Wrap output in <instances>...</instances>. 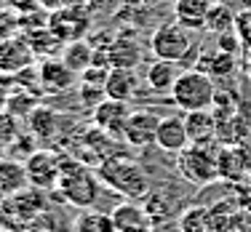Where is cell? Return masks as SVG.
I'll use <instances>...</instances> for the list:
<instances>
[{"label":"cell","mask_w":251,"mask_h":232,"mask_svg":"<svg viewBox=\"0 0 251 232\" xmlns=\"http://www.w3.org/2000/svg\"><path fill=\"white\" fill-rule=\"evenodd\" d=\"M27 126H29V134H32L38 141H49L59 131V115H56L53 107L38 104L32 110V115L27 117Z\"/></svg>","instance_id":"obj_21"},{"label":"cell","mask_w":251,"mask_h":232,"mask_svg":"<svg viewBox=\"0 0 251 232\" xmlns=\"http://www.w3.org/2000/svg\"><path fill=\"white\" fill-rule=\"evenodd\" d=\"M134 115L131 102H118V99H104L91 110V120L99 131H104L112 139H123V131L128 117Z\"/></svg>","instance_id":"obj_9"},{"label":"cell","mask_w":251,"mask_h":232,"mask_svg":"<svg viewBox=\"0 0 251 232\" xmlns=\"http://www.w3.org/2000/svg\"><path fill=\"white\" fill-rule=\"evenodd\" d=\"M22 232H49V230H40V227H27V230H22Z\"/></svg>","instance_id":"obj_38"},{"label":"cell","mask_w":251,"mask_h":232,"mask_svg":"<svg viewBox=\"0 0 251 232\" xmlns=\"http://www.w3.org/2000/svg\"><path fill=\"white\" fill-rule=\"evenodd\" d=\"M219 141H190L176 155V171L184 182L206 187L219 179Z\"/></svg>","instance_id":"obj_3"},{"label":"cell","mask_w":251,"mask_h":232,"mask_svg":"<svg viewBox=\"0 0 251 232\" xmlns=\"http://www.w3.org/2000/svg\"><path fill=\"white\" fill-rule=\"evenodd\" d=\"M112 222H115V232H152V216L147 213L145 206H139V200H123L110 211Z\"/></svg>","instance_id":"obj_13"},{"label":"cell","mask_w":251,"mask_h":232,"mask_svg":"<svg viewBox=\"0 0 251 232\" xmlns=\"http://www.w3.org/2000/svg\"><path fill=\"white\" fill-rule=\"evenodd\" d=\"M243 67H246V75L251 77V51L246 53V59H243Z\"/></svg>","instance_id":"obj_36"},{"label":"cell","mask_w":251,"mask_h":232,"mask_svg":"<svg viewBox=\"0 0 251 232\" xmlns=\"http://www.w3.org/2000/svg\"><path fill=\"white\" fill-rule=\"evenodd\" d=\"M206 29H208V32H214V35L230 32V29H235V14H232L225 3H214L211 11H208V24H206Z\"/></svg>","instance_id":"obj_29"},{"label":"cell","mask_w":251,"mask_h":232,"mask_svg":"<svg viewBox=\"0 0 251 232\" xmlns=\"http://www.w3.org/2000/svg\"><path fill=\"white\" fill-rule=\"evenodd\" d=\"M38 104H40L38 96H32L29 88H14L11 96H8V104H5V112H11V115L19 117V120H27Z\"/></svg>","instance_id":"obj_28"},{"label":"cell","mask_w":251,"mask_h":232,"mask_svg":"<svg viewBox=\"0 0 251 232\" xmlns=\"http://www.w3.org/2000/svg\"><path fill=\"white\" fill-rule=\"evenodd\" d=\"M8 80H11V75H0V110H5V104H8V96H11V91H14L11 86H5Z\"/></svg>","instance_id":"obj_35"},{"label":"cell","mask_w":251,"mask_h":232,"mask_svg":"<svg viewBox=\"0 0 251 232\" xmlns=\"http://www.w3.org/2000/svg\"><path fill=\"white\" fill-rule=\"evenodd\" d=\"M29 48L35 51V56L43 62V59H56V53L62 56L64 51V43L56 38V35L51 32L49 27H40V29H32V32H25Z\"/></svg>","instance_id":"obj_24"},{"label":"cell","mask_w":251,"mask_h":232,"mask_svg":"<svg viewBox=\"0 0 251 232\" xmlns=\"http://www.w3.org/2000/svg\"><path fill=\"white\" fill-rule=\"evenodd\" d=\"M158 126L160 117L150 110H134V115L128 117L123 131V141L128 147H136V150H147V147H155V139H158Z\"/></svg>","instance_id":"obj_10"},{"label":"cell","mask_w":251,"mask_h":232,"mask_svg":"<svg viewBox=\"0 0 251 232\" xmlns=\"http://www.w3.org/2000/svg\"><path fill=\"white\" fill-rule=\"evenodd\" d=\"M53 192L67 206L83 211V208H94V203L99 200L101 182H99L97 171H91L86 163H80L75 155H64L62 174H59V184Z\"/></svg>","instance_id":"obj_2"},{"label":"cell","mask_w":251,"mask_h":232,"mask_svg":"<svg viewBox=\"0 0 251 232\" xmlns=\"http://www.w3.org/2000/svg\"><path fill=\"white\" fill-rule=\"evenodd\" d=\"M198 48V32L182 27L179 22H163L150 38V51L155 59L166 62H187V56Z\"/></svg>","instance_id":"obj_5"},{"label":"cell","mask_w":251,"mask_h":232,"mask_svg":"<svg viewBox=\"0 0 251 232\" xmlns=\"http://www.w3.org/2000/svg\"><path fill=\"white\" fill-rule=\"evenodd\" d=\"M94 171H97L101 187H107L110 192L121 195L126 200H145L150 195V179H147L145 168L139 160L128 158V155H110Z\"/></svg>","instance_id":"obj_1"},{"label":"cell","mask_w":251,"mask_h":232,"mask_svg":"<svg viewBox=\"0 0 251 232\" xmlns=\"http://www.w3.org/2000/svg\"><path fill=\"white\" fill-rule=\"evenodd\" d=\"M184 126H187L190 141H217V115L214 110H195L184 112Z\"/></svg>","instance_id":"obj_18"},{"label":"cell","mask_w":251,"mask_h":232,"mask_svg":"<svg viewBox=\"0 0 251 232\" xmlns=\"http://www.w3.org/2000/svg\"><path fill=\"white\" fill-rule=\"evenodd\" d=\"M171 102L182 112H195V110H211L217 102V83L211 75L201 72V70H184L176 77L174 88H171Z\"/></svg>","instance_id":"obj_4"},{"label":"cell","mask_w":251,"mask_h":232,"mask_svg":"<svg viewBox=\"0 0 251 232\" xmlns=\"http://www.w3.org/2000/svg\"><path fill=\"white\" fill-rule=\"evenodd\" d=\"M217 48L219 51H225V53H232V56H238L241 53V48H243V40L238 38V32L235 29H230V32H222V35H217Z\"/></svg>","instance_id":"obj_31"},{"label":"cell","mask_w":251,"mask_h":232,"mask_svg":"<svg viewBox=\"0 0 251 232\" xmlns=\"http://www.w3.org/2000/svg\"><path fill=\"white\" fill-rule=\"evenodd\" d=\"M80 80V75L73 72L67 64L62 62V56L56 59H43L38 64V86L46 93H64L70 88H75V83Z\"/></svg>","instance_id":"obj_11"},{"label":"cell","mask_w":251,"mask_h":232,"mask_svg":"<svg viewBox=\"0 0 251 232\" xmlns=\"http://www.w3.org/2000/svg\"><path fill=\"white\" fill-rule=\"evenodd\" d=\"M25 187H29L25 163L11 160V158H0V198H8V195L19 192Z\"/></svg>","instance_id":"obj_19"},{"label":"cell","mask_w":251,"mask_h":232,"mask_svg":"<svg viewBox=\"0 0 251 232\" xmlns=\"http://www.w3.org/2000/svg\"><path fill=\"white\" fill-rule=\"evenodd\" d=\"M0 232H14V230H8V227H0Z\"/></svg>","instance_id":"obj_39"},{"label":"cell","mask_w":251,"mask_h":232,"mask_svg":"<svg viewBox=\"0 0 251 232\" xmlns=\"http://www.w3.org/2000/svg\"><path fill=\"white\" fill-rule=\"evenodd\" d=\"M62 62L67 64L73 72L83 75V72H86V70L94 64V46L88 43L86 38H83V40H73V43H64Z\"/></svg>","instance_id":"obj_26"},{"label":"cell","mask_w":251,"mask_h":232,"mask_svg":"<svg viewBox=\"0 0 251 232\" xmlns=\"http://www.w3.org/2000/svg\"><path fill=\"white\" fill-rule=\"evenodd\" d=\"M73 232H115V222L110 213H101L97 208H83L73 222Z\"/></svg>","instance_id":"obj_27"},{"label":"cell","mask_w":251,"mask_h":232,"mask_svg":"<svg viewBox=\"0 0 251 232\" xmlns=\"http://www.w3.org/2000/svg\"><path fill=\"white\" fill-rule=\"evenodd\" d=\"M139 91V77L134 70H121L112 67L104 80V93L107 99H118V102H131Z\"/></svg>","instance_id":"obj_16"},{"label":"cell","mask_w":251,"mask_h":232,"mask_svg":"<svg viewBox=\"0 0 251 232\" xmlns=\"http://www.w3.org/2000/svg\"><path fill=\"white\" fill-rule=\"evenodd\" d=\"M40 5H43L49 14H53V11L59 8H70V5H83V0H40Z\"/></svg>","instance_id":"obj_34"},{"label":"cell","mask_w":251,"mask_h":232,"mask_svg":"<svg viewBox=\"0 0 251 232\" xmlns=\"http://www.w3.org/2000/svg\"><path fill=\"white\" fill-rule=\"evenodd\" d=\"M214 3L208 0H176L174 3V22H179L182 27L201 32L208 24V11Z\"/></svg>","instance_id":"obj_15"},{"label":"cell","mask_w":251,"mask_h":232,"mask_svg":"<svg viewBox=\"0 0 251 232\" xmlns=\"http://www.w3.org/2000/svg\"><path fill=\"white\" fill-rule=\"evenodd\" d=\"M235 32L243 40V46L251 48V11H243V14L235 16Z\"/></svg>","instance_id":"obj_32"},{"label":"cell","mask_w":251,"mask_h":232,"mask_svg":"<svg viewBox=\"0 0 251 232\" xmlns=\"http://www.w3.org/2000/svg\"><path fill=\"white\" fill-rule=\"evenodd\" d=\"M142 62V46L131 35H118L110 43V64L121 70H136V64Z\"/></svg>","instance_id":"obj_17"},{"label":"cell","mask_w":251,"mask_h":232,"mask_svg":"<svg viewBox=\"0 0 251 232\" xmlns=\"http://www.w3.org/2000/svg\"><path fill=\"white\" fill-rule=\"evenodd\" d=\"M35 51L29 48L25 35H16L0 43V75H19L35 64Z\"/></svg>","instance_id":"obj_12"},{"label":"cell","mask_w":251,"mask_h":232,"mask_svg":"<svg viewBox=\"0 0 251 232\" xmlns=\"http://www.w3.org/2000/svg\"><path fill=\"white\" fill-rule=\"evenodd\" d=\"M0 227H5V211H3V203H0Z\"/></svg>","instance_id":"obj_37"},{"label":"cell","mask_w":251,"mask_h":232,"mask_svg":"<svg viewBox=\"0 0 251 232\" xmlns=\"http://www.w3.org/2000/svg\"><path fill=\"white\" fill-rule=\"evenodd\" d=\"M62 158L64 155H56L53 150H35L29 158H25L29 187L53 192L59 184V174H62Z\"/></svg>","instance_id":"obj_7"},{"label":"cell","mask_w":251,"mask_h":232,"mask_svg":"<svg viewBox=\"0 0 251 232\" xmlns=\"http://www.w3.org/2000/svg\"><path fill=\"white\" fill-rule=\"evenodd\" d=\"M187 144H190V136H187V126H184V117H179V115H166V117H160L155 147H158L160 152L179 155Z\"/></svg>","instance_id":"obj_14"},{"label":"cell","mask_w":251,"mask_h":232,"mask_svg":"<svg viewBox=\"0 0 251 232\" xmlns=\"http://www.w3.org/2000/svg\"><path fill=\"white\" fill-rule=\"evenodd\" d=\"M249 174L243 147H222L219 150V179L222 182H241Z\"/></svg>","instance_id":"obj_20"},{"label":"cell","mask_w":251,"mask_h":232,"mask_svg":"<svg viewBox=\"0 0 251 232\" xmlns=\"http://www.w3.org/2000/svg\"><path fill=\"white\" fill-rule=\"evenodd\" d=\"M8 5L16 11V14H32V11H40V0H8Z\"/></svg>","instance_id":"obj_33"},{"label":"cell","mask_w":251,"mask_h":232,"mask_svg":"<svg viewBox=\"0 0 251 232\" xmlns=\"http://www.w3.org/2000/svg\"><path fill=\"white\" fill-rule=\"evenodd\" d=\"M235 64H238V56H232V53H225L219 48H214L211 53H203L198 59V64H195V70H201V72L211 75L214 80L217 77H227L235 72Z\"/></svg>","instance_id":"obj_25"},{"label":"cell","mask_w":251,"mask_h":232,"mask_svg":"<svg viewBox=\"0 0 251 232\" xmlns=\"http://www.w3.org/2000/svg\"><path fill=\"white\" fill-rule=\"evenodd\" d=\"M16 35H22V16L11 5H5V8H0V43L16 38Z\"/></svg>","instance_id":"obj_30"},{"label":"cell","mask_w":251,"mask_h":232,"mask_svg":"<svg viewBox=\"0 0 251 232\" xmlns=\"http://www.w3.org/2000/svg\"><path fill=\"white\" fill-rule=\"evenodd\" d=\"M179 232H217L211 206H190L179 213Z\"/></svg>","instance_id":"obj_23"},{"label":"cell","mask_w":251,"mask_h":232,"mask_svg":"<svg viewBox=\"0 0 251 232\" xmlns=\"http://www.w3.org/2000/svg\"><path fill=\"white\" fill-rule=\"evenodd\" d=\"M0 203H3V211H5V227L14 232H22L35 219H40L46 213V208H49V192L38 189V187H25L19 192L8 195V198H0Z\"/></svg>","instance_id":"obj_6"},{"label":"cell","mask_w":251,"mask_h":232,"mask_svg":"<svg viewBox=\"0 0 251 232\" xmlns=\"http://www.w3.org/2000/svg\"><path fill=\"white\" fill-rule=\"evenodd\" d=\"M182 75L179 72V62H166V59H155V62L147 67V86L152 88V91L158 93H171V88H174L176 77Z\"/></svg>","instance_id":"obj_22"},{"label":"cell","mask_w":251,"mask_h":232,"mask_svg":"<svg viewBox=\"0 0 251 232\" xmlns=\"http://www.w3.org/2000/svg\"><path fill=\"white\" fill-rule=\"evenodd\" d=\"M49 29L56 35L62 43H73L83 40L91 29V14L83 5H70V8H59L49 16Z\"/></svg>","instance_id":"obj_8"}]
</instances>
